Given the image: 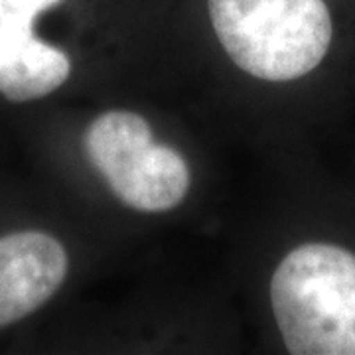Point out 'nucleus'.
<instances>
[{
  "mask_svg": "<svg viewBox=\"0 0 355 355\" xmlns=\"http://www.w3.org/2000/svg\"><path fill=\"white\" fill-rule=\"evenodd\" d=\"M270 304L292 355H355V254L306 243L282 259Z\"/></svg>",
  "mask_w": 355,
  "mask_h": 355,
  "instance_id": "obj_1",
  "label": "nucleus"
},
{
  "mask_svg": "<svg viewBox=\"0 0 355 355\" xmlns=\"http://www.w3.org/2000/svg\"><path fill=\"white\" fill-rule=\"evenodd\" d=\"M231 62L249 76L291 81L316 69L331 44L324 0H207Z\"/></svg>",
  "mask_w": 355,
  "mask_h": 355,
  "instance_id": "obj_2",
  "label": "nucleus"
},
{
  "mask_svg": "<svg viewBox=\"0 0 355 355\" xmlns=\"http://www.w3.org/2000/svg\"><path fill=\"white\" fill-rule=\"evenodd\" d=\"M85 150L121 202L146 214L176 207L190 190V166L174 148L156 144L146 119L130 111L97 116Z\"/></svg>",
  "mask_w": 355,
  "mask_h": 355,
  "instance_id": "obj_3",
  "label": "nucleus"
},
{
  "mask_svg": "<svg viewBox=\"0 0 355 355\" xmlns=\"http://www.w3.org/2000/svg\"><path fill=\"white\" fill-rule=\"evenodd\" d=\"M67 275V253L48 233L0 237V328L44 306Z\"/></svg>",
  "mask_w": 355,
  "mask_h": 355,
  "instance_id": "obj_4",
  "label": "nucleus"
},
{
  "mask_svg": "<svg viewBox=\"0 0 355 355\" xmlns=\"http://www.w3.org/2000/svg\"><path fill=\"white\" fill-rule=\"evenodd\" d=\"M34 20L0 0V93L14 103L50 95L71 71L64 51L34 36Z\"/></svg>",
  "mask_w": 355,
  "mask_h": 355,
  "instance_id": "obj_5",
  "label": "nucleus"
},
{
  "mask_svg": "<svg viewBox=\"0 0 355 355\" xmlns=\"http://www.w3.org/2000/svg\"><path fill=\"white\" fill-rule=\"evenodd\" d=\"M6 2L12 4L14 8L26 12L28 16L36 18L40 12H44V10L51 8V6H55V4L62 2V0H6Z\"/></svg>",
  "mask_w": 355,
  "mask_h": 355,
  "instance_id": "obj_6",
  "label": "nucleus"
}]
</instances>
